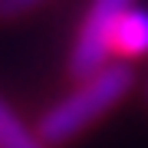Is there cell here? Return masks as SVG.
<instances>
[{"instance_id": "obj_4", "label": "cell", "mask_w": 148, "mask_h": 148, "mask_svg": "<svg viewBox=\"0 0 148 148\" xmlns=\"http://www.w3.org/2000/svg\"><path fill=\"white\" fill-rule=\"evenodd\" d=\"M0 148H49L16 112L0 99Z\"/></svg>"}, {"instance_id": "obj_2", "label": "cell", "mask_w": 148, "mask_h": 148, "mask_svg": "<svg viewBox=\"0 0 148 148\" xmlns=\"http://www.w3.org/2000/svg\"><path fill=\"white\" fill-rule=\"evenodd\" d=\"M128 7H135V0H92L89 3V10L82 16V27L76 33L73 53H69V73L73 76L86 79V76L109 66V59H112L109 33Z\"/></svg>"}, {"instance_id": "obj_5", "label": "cell", "mask_w": 148, "mask_h": 148, "mask_svg": "<svg viewBox=\"0 0 148 148\" xmlns=\"http://www.w3.org/2000/svg\"><path fill=\"white\" fill-rule=\"evenodd\" d=\"M40 3H46V0H0V20H16V16L36 10Z\"/></svg>"}, {"instance_id": "obj_3", "label": "cell", "mask_w": 148, "mask_h": 148, "mask_svg": "<svg viewBox=\"0 0 148 148\" xmlns=\"http://www.w3.org/2000/svg\"><path fill=\"white\" fill-rule=\"evenodd\" d=\"M109 53L125 59L148 56V10L142 7H128L125 13L115 20V27L109 33Z\"/></svg>"}, {"instance_id": "obj_1", "label": "cell", "mask_w": 148, "mask_h": 148, "mask_svg": "<svg viewBox=\"0 0 148 148\" xmlns=\"http://www.w3.org/2000/svg\"><path fill=\"white\" fill-rule=\"evenodd\" d=\"M135 86V73L125 63H109L106 69L79 79L69 95L49 106L36 122V135L46 145H66L69 138H76L79 132L92 125L95 119H102L109 109H115L122 99L128 95V89Z\"/></svg>"}]
</instances>
